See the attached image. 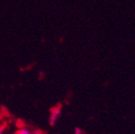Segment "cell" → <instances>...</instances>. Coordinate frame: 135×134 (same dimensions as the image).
I'll return each mask as SVG.
<instances>
[{"mask_svg":"<svg viewBox=\"0 0 135 134\" xmlns=\"http://www.w3.org/2000/svg\"><path fill=\"white\" fill-rule=\"evenodd\" d=\"M0 134H3V130H2L1 127H0Z\"/></svg>","mask_w":135,"mask_h":134,"instance_id":"4","label":"cell"},{"mask_svg":"<svg viewBox=\"0 0 135 134\" xmlns=\"http://www.w3.org/2000/svg\"><path fill=\"white\" fill-rule=\"evenodd\" d=\"M75 133L76 134H82V130L80 128H76L75 130Z\"/></svg>","mask_w":135,"mask_h":134,"instance_id":"3","label":"cell"},{"mask_svg":"<svg viewBox=\"0 0 135 134\" xmlns=\"http://www.w3.org/2000/svg\"><path fill=\"white\" fill-rule=\"evenodd\" d=\"M59 115V111L58 110H54L53 113H52V115H51V120H52V123H54V122H55V120H56L57 116Z\"/></svg>","mask_w":135,"mask_h":134,"instance_id":"2","label":"cell"},{"mask_svg":"<svg viewBox=\"0 0 135 134\" xmlns=\"http://www.w3.org/2000/svg\"><path fill=\"white\" fill-rule=\"evenodd\" d=\"M15 134H34V133L30 130H28L27 128L23 127V128H20L19 130H17V131L15 132Z\"/></svg>","mask_w":135,"mask_h":134,"instance_id":"1","label":"cell"}]
</instances>
